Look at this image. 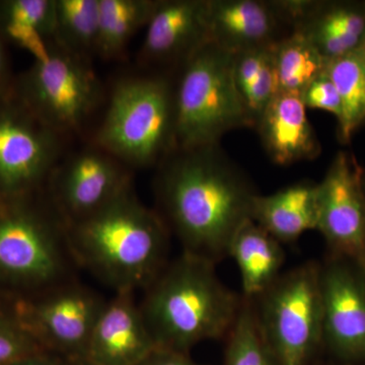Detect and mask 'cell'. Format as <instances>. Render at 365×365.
Instances as JSON below:
<instances>
[{"instance_id": "31", "label": "cell", "mask_w": 365, "mask_h": 365, "mask_svg": "<svg viewBox=\"0 0 365 365\" xmlns=\"http://www.w3.org/2000/svg\"><path fill=\"white\" fill-rule=\"evenodd\" d=\"M4 74V48H2L1 40H0V85H1L2 78Z\"/></svg>"}, {"instance_id": "20", "label": "cell", "mask_w": 365, "mask_h": 365, "mask_svg": "<svg viewBox=\"0 0 365 365\" xmlns=\"http://www.w3.org/2000/svg\"><path fill=\"white\" fill-rule=\"evenodd\" d=\"M241 275L242 297L254 300L279 277L285 261L282 244L259 227L253 220L235 232L228 249Z\"/></svg>"}, {"instance_id": "10", "label": "cell", "mask_w": 365, "mask_h": 365, "mask_svg": "<svg viewBox=\"0 0 365 365\" xmlns=\"http://www.w3.org/2000/svg\"><path fill=\"white\" fill-rule=\"evenodd\" d=\"M62 136L24 103H0V198L14 201L51 176Z\"/></svg>"}, {"instance_id": "9", "label": "cell", "mask_w": 365, "mask_h": 365, "mask_svg": "<svg viewBox=\"0 0 365 365\" xmlns=\"http://www.w3.org/2000/svg\"><path fill=\"white\" fill-rule=\"evenodd\" d=\"M106 302L71 278L23 304L20 326L41 349L58 353L69 362L81 361Z\"/></svg>"}, {"instance_id": "15", "label": "cell", "mask_w": 365, "mask_h": 365, "mask_svg": "<svg viewBox=\"0 0 365 365\" xmlns=\"http://www.w3.org/2000/svg\"><path fill=\"white\" fill-rule=\"evenodd\" d=\"M145 28L143 62L182 66L209 42L206 0H158Z\"/></svg>"}, {"instance_id": "19", "label": "cell", "mask_w": 365, "mask_h": 365, "mask_svg": "<svg viewBox=\"0 0 365 365\" xmlns=\"http://www.w3.org/2000/svg\"><path fill=\"white\" fill-rule=\"evenodd\" d=\"M327 60L338 58L365 41V2L316 1L294 30Z\"/></svg>"}, {"instance_id": "25", "label": "cell", "mask_w": 365, "mask_h": 365, "mask_svg": "<svg viewBox=\"0 0 365 365\" xmlns=\"http://www.w3.org/2000/svg\"><path fill=\"white\" fill-rule=\"evenodd\" d=\"M227 339L225 365H278L262 338L251 299L244 297Z\"/></svg>"}, {"instance_id": "13", "label": "cell", "mask_w": 365, "mask_h": 365, "mask_svg": "<svg viewBox=\"0 0 365 365\" xmlns=\"http://www.w3.org/2000/svg\"><path fill=\"white\" fill-rule=\"evenodd\" d=\"M364 170L353 155L337 153L319 182L321 232L331 255L365 266Z\"/></svg>"}, {"instance_id": "23", "label": "cell", "mask_w": 365, "mask_h": 365, "mask_svg": "<svg viewBox=\"0 0 365 365\" xmlns=\"http://www.w3.org/2000/svg\"><path fill=\"white\" fill-rule=\"evenodd\" d=\"M326 71L342 101L339 137L347 143L365 123V41L352 51L328 60Z\"/></svg>"}, {"instance_id": "8", "label": "cell", "mask_w": 365, "mask_h": 365, "mask_svg": "<svg viewBox=\"0 0 365 365\" xmlns=\"http://www.w3.org/2000/svg\"><path fill=\"white\" fill-rule=\"evenodd\" d=\"M102 86L88 60L55 45L35 61L23 83V103L61 135L78 130L97 109Z\"/></svg>"}, {"instance_id": "30", "label": "cell", "mask_w": 365, "mask_h": 365, "mask_svg": "<svg viewBox=\"0 0 365 365\" xmlns=\"http://www.w3.org/2000/svg\"><path fill=\"white\" fill-rule=\"evenodd\" d=\"M42 353L37 355H33V356L26 357L25 359H21L20 361L16 362V364L11 365H60L58 362L55 360L46 359L43 357Z\"/></svg>"}, {"instance_id": "21", "label": "cell", "mask_w": 365, "mask_h": 365, "mask_svg": "<svg viewBox=\"0 0 365 365\" xmlns=\"http://www.w3.org/2000/svg\"><path fill=\"white\" fill-rule=\"evenodd\" d=\"M158 0H98L96 54L120 58L137 31L148 25Z\"/></svg>"}, {"instance_id": "24", "label": "cell", "mask_w": 365, "mask_h": 365, "mask_svg": "<svg viewBox=\"0 0 365 365\" xmlns=\"http://www.w3.org/2000/svg\"><path fill=\"white\" fill-rule=\"evenodd\" d=\"M55 44L88 60L96 54L98 0H55Z\"/></svg>"}, {"instance_id": "27", "label": "cell", "mask_w": 365, "mask_h": 365, "mask_svg": "<svg viewBox=\"0 0 365 365\" xmlns=\"http://www.w3.org/2000/svg\"><path fill=\"white\" fill-rule=\"evenodd\" d=\"M42 353L39 345L24 331L20 324L0 319V365L16 362Z\"/></svg>"}, {"instance_id": "28", "label": "cell", "mask_w": 365, "mask_h": 365, "mask_svg": "<svg viewBox=\"0 0 365 365\" xmlns=\"http://www.w3.org/2000/svg\"><path fill=\"white\" fill-rule=\"evenodd\" d=\"M304 107L331 113L340 121L342 117V101L337 88L327 71L319 74L300 95Z\"/></svg>"}, {"instance_id": "7", "label": "cell", "mask_w": 365, "mask_h": 365, "mask_svg": "<svg viewBox=\"0 0 365 365\" xmlns=\"http://www.w3.org/2000/svg\"><path fill=\"white\" fill-rule=\"evenodd\" d=\"M66 227L53 207L37 213L14 206L0 212V274L41 290L71 279Z\"/></svg>"}, {"instance_id": "11", "label": "cell", "mask_w": 365, "mask_h": 365, "mask_svg": "<svg viewBox=\"0 0 365 365\" xmlns=\"http://www.w3.org/2000/svg\"><path fill=\"white\" fill-rule=\"evenodd\" d=\"M319 279L323 347L344 364H365V266L331 255Z\"/></svg>"}, {"instance_id": "14", "label": "cell", "mask_w": 365, "mask_h": 365, "mask_svg": "<svg viewBox=\"0 0 365 365\" xmlns=\"http://www.w3.org/2000/svg\"><path fill=\"white\" fill-rule=\"evenodd\" d=\"M155 349L134 292H117L106 302L81 361L88 365H141Z\"/></svg>"}, {"instance_id": "32", "label": "cell", "mask_w": 365, "mask_h": 365, "mask_svg": "<svg viewBox=\"0 0 365 365\" xmlns=\"http://www.w3.org/2000/svg\"><path fill=\"white\" fill-rule=\"evenodd\" d=\"M67 365H88V364H86V362L83 361H73V362H68V364Z\"/></svg>"}, {"instance_id": "26", "label": "cell", "mask_w": 365, "mask_h": 365, "mask_svg": "<svg viewBox=\"0 0 365 365\" xmlns=\"http://www.w3.org/2000/svg\"><path fill=\"white\" fill-rule=\"evenodd\" d=\"M1 16L4 23L32 26L54 42L55 0H9L1 4Z\"/></svg>"}, {"instance_id": "18", "label": "cell", "mask_w": 365, "mask_h": 365, "mask_svg": "<svg viewBox=\"0 0 365 365\" xmlns=\"http://www.w3.org/2000/svg\"><path fill=\"white\" fill-rule=\"evenodd\" d=\"M318 218L319 182L300 181L254 199L252 220L282 245L317 230Z\"/></svg>"}, {"instance_id": "2", "label": "cell", "mask_w": 365, "mask_h": 365, "mask_svg": "<svg viewBox=\"0 0 365 365\" xmlns=\"http://www.w3.org/2000/svg\"><path fill=\"white\" fill-rule=\"evenodd\" d=\"M66 227L73 260L116 292L145 289L169 263V228L132 188Z\"/></svg>"}, {"instance_id": "33", "label": "cell", "mask_w": 365, "mask_h": 365, "mask_svg": "<svg viewBox=\"0 0 365 365\" xmlns=\"http://www.w3.org/2000/svg\"><path fill=\"white\" fill-rule=\"evenodd\" d=\"M364 192H365V172L364 175Z\"/></svg>"}, {"instance_id": "12", "label": "cell", "mask_w": 365, "mask_h": 365, "mask_svg": "<svg viewBox=\"0 0 365 365\" xmlns=\"http://www.w3.org/2000/svg\"><path fill=\"white\" fill-rule=\"evenodd\" d=\"M51 204L66 225L98 212L131 188L126 165L93 144L78 151L50 176Z\"/></svg>"}, {"instance_id": "5", "label": "cell", "mask_w": 365, "mask_h": 365, "mask_svg": "<svg viewBox=\"0 0 365 365\" xmlns=\"http://www.w3.org/2000/svg\"><path fill=\"white\" fill-rule=\"evenodd\" d=\"M234 58L209 41L182 64L175 86L176 150L220 144L228 131L254 127L235 85Z\"/></svg>"}, {"instance_id": "3", "label": "cell", "mask_w": 365, "mask_h": 365, "mask_svg": "<svg viewBox=\"0 0 365 365\" xmlns=\"http://www.w3.org/2000/svg\"><path fill=\"white\" fill-rule=\"evenodd\" d=\"M144 292L139 307L157 348L186 354L204 341L227 338L244 300L220 281L215 264L185 253Z\"/></svg>"}, {"instance_id": "4", "label": "cell", "mask_w": 365, "mask_h": 365, "mask_svg": "<svg viewBox=\"0 0 365 365\" xmlns=\"http://www.w3.org/2000/svg\"><path fill=\"white\" fill-rule=\"evenodd\" d=\"M93 144L129 167L162 163L176 150L175 86L170 79L144 76L118 81Z\"/></svg>"}, {"instance_id": "16", "label": "cell", "mask_w": 365, "mask_h": 365, "mask_svg": "<svg viewBox=\"0 0 365 365\" xmlns=\"http://www.w3.org/2000/svg\"><path fill=\"white\" fill-rule=\"evenodd\" d=\"M209 41L237 53L268 47L285 36L270 0H206Z\"/></svg>"}, {"instance_id": "22", "label": "cell", "mask_w": 365, "mask_h": 365, "mask_svg": "<svg viewBox=\"0 0 365 365\" xmlns=\"http://www.w3.org/2000/svg\"><path fill=\"white\" fill-rule=\"evenodd\" d=\"M273 64L278 93L300 97L326 71L328 60L302 33L292 31L273 45Z\"/></svg>"}, {"instance_id": "29", "label": "cell", "mask_w": 365, "mask_h": 365, "mask_svg": "<svg viewBox=\"0 0 365 365\" xmlns=\"http://www.w3.org/2000/svg\"><path fill=\"white\" fill-rule=\"evenodd\" d=\"M141 365H200L189 359L186 353L157 349Z\"/></svg>"}, {"instance_id": "1", "label": "cell", "mask_w": 365, "mask_h": 365, "mask_svg": "<svg viewBox=\"0 0 365 365\" xmlns=\"http://www.w3.org/2000/svg\"><path fill=\"white\" fill-rule=\"evenodd\" d=\"M155 192L158 213L182 253L213 264L228 257L258 194L220 144L172 151L160 163Z\"/></svg>"}, {"instance_id": "6", "label": "cell", "mask_w": 365, "mask_h": 365, "mask_svg": "<svg viewBox=\"0 0 365 365\" xmlns=\"http://www.w3.org/2000/svg\"><path fill=\"white\" fill-rule=\"evenodd\" d=\"M321 264L281 273L253 302L264 342L278 365H309L323 347Z\"/></svg>"}, {"instance_id": "17", "label": "cell", "mask_w": 365, "mask_h": 365, "mask_svg": "<svg viewBox=\"0 0 365 365\" xmlns=\"http://www.w3.org/2000/svg\"><path fill=\"white\" fill-rule=\"evenodd\" d=\"M256 127L266 153L276 165L314 160L321 153L318 137L299 96L278 93Z\"/></svg>"}]
</instances>
